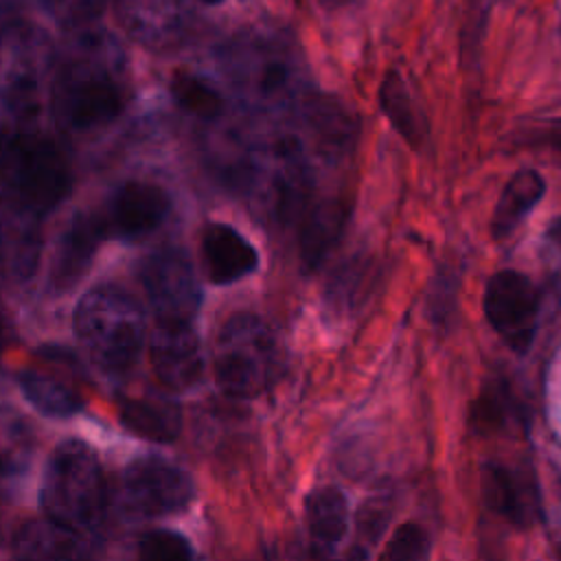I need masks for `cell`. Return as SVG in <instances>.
I'll list each match as a JSON object with an SVG mask.
<instances>
[{
  "mask_svg": "<svg viewBox=\"0 0 561 561\" xmlns=\"http://www.w3.org/2000/svg\"><path fill=\"white\" fill-rule=\"evenodd\" d=\"M39 504L48 519L81 533L103 519L105 478L88 443L70 438L53 449L42 476Z\"/></svg>",
  "mask_w": 561,
  "mask_h": 561,
  "instance_id": "6da1fadb",
  "label": "cell"
},
{
  "mask_svg": "<svg viewBox=\"0 0 561 561\" xmlns=\"http://www.w3.org/2000/svg\"><path fill=\"white\" fill-rule=\"evenodd\" d=\"M75 333L90 357L110 373L127 370L145 342V313L118 285L88 289L75 307Z\"/></svg>",
  "mask_w": 561,
  "mask_h": 561,
  "instance_id": "7a4b0ae2",
  "label": "cell"
},
{
  "mask_svg": "<svg viewBox=\"0 0 561 561\" xmlns=\"http://www.w3.org/2000/svg\"><path fill=\"white\" fill-rule=\"evenodd\" d=\"M0 184L39 215L57 208L72 188V173L61 149L35 129L0 134Z\"/></svg>",
  "mask_w": 561,
  "mask_h": 561,
  "instance_id": "3957f363",
  "label": "cell"
},
{
  "mask_svg": "<svg viewBox=\"0 0 561 561\" xmlns=\"http://www.w3.org/2000/svg\"><path fill=\"white\" fill-rule=\"evenodd\" d=\"M280 370V344L272 329L254 313L230 316L215 346L219 388L237 399H254L274 386Z\"/></svg>",
  "mask_w": 561,
  "mask_h": 561,
  "instance_id": "277c9868",
  "label": "cell"
},
{
  "mask_svg": "<svg viewBox=\"0 0 561 561\" xmlns=\"http://www.w3.org/2000/svg\"><path fill=\"white\" fill-rule=\"evenodd\" d=\"M53 112L70 131H92L112 123L125 107L114 70L99 57H72L55 77Z\"/></svg>",
  "mask_w": 561,
  "mask_h": 561,
  "instance_id": "5b68a950",
  "label": "cell"
},
{
  "mask_svg": "<svg viewBox=\"0 0 561 561\" xmlns=\"http://www.w3.org/2000/svg\"><path fill=\"white\" fill-rule=\"evenodd\" d=\"M142 289L158 320L191 322L202 305V285L182 248L164 245L147 254L138 270Z\"/></svg>",
  "mask_w": 561,
  "mask_h": 561,
  "instance_id": "8992f818",
  "label": "cell"
},
{
  "mask_svg": "<svg viewBox=\"0 0 561 561\" xmlns=\"http://www.w3.org/2000/svg\"><path fill=\"white\" fill-rule=\"evenodd\" d=\"M484 316L513 351L526 353L539 322V291L526 274L500 270L486 283Z\"/></svg>",
  "mask_w": 561,
  "mask_h": 561,
  "instance_id": "52a82bcc",
  "label": "cell"
},
{
  "mask_svg": "<svg viewBox=\"0 0 561 561\" xmlns=\"http://www.w3.org/2000/svg\"><path fill=\"white\" fill-rule=\"evenodd\" d=\"M123 495L136 515L162 517L184 511L195 495V486L178 465L158 456H142L125 467Z\"/></svg>",
  "mask_w": 561,
  "mask_h": 561,
  "instance_id": "ba28073f",
  "label": "cell"
},
{
  "mask_svg": "<svg viewBox=\"0 0 561 561\" xmlns=\"http://www.w3.org/2000/svg\"><path fill=\"white\" fill-rule=\"evenodd\" d=\"M149 359L158 381L169 390H188L204 373L202 342L184 320H158L149 340Z\"/></svg>",
  "mask_w": 561,
  "mask_h": 561,
  "instance_id": "9c48e42d",
  "label": "cell"
},
{
  "mask_svg": "<svg viewBox=\"0 0 561 561\" xmlns=\"http://www.w3.org/2000/svg\"><path fill=\"white\" fill-rule=\"evenodd\" d=\"M42 254V215L15 199L0 195V280L22 283L37 270Z\"/></svg>",
  "mask_w": 561,
  "mask_h": 561,
  "instance_id": "30bf717a",
  "label": "cell"
},
{
  "mask_svg": "<svg viewBox=\"0 0 561 561\" xmlns=\"http://www.w3.org/2000/svg\"><path fill=\"white\" fill-rule=\"evenodd\" d=\"M171 202L164 188L149 182H125L118 186L105 208V232L118 239H140L153 232L169 215Z\"/></svg>",
  "mask_w": 561,
  "mask_h": 561,
  "instance_id": "8fae6325",
  "label": "cell"
},
{
  "mask_svg": "<svg viewBox=\"0 0 561 561\" xmlns=\"http://www.w3.org/2000/svg\"><path fill=\"white\" fill-rule=\"evenodd\" d=\"M105 234L103 219L90 213H77L66 224L48 267V289L53 294L70 291L88 274Z\"/></svg>",
  "mask_w": 561,
  "mask_h": 561,
  "instance_id": "7c38bea8",
  "label": "cell"
},
{
  "mask_svg": "<svg viewBox=\"0 0 561 561\" xmlns=\"http://www.w3.org/2000/svg\"><path fill=\"white\" fill-rule=\"evenodd\" d=\"M88 557L83 533L48 517L24 522L13 535V561H88Z\"/></svg>",
  "mask_w": 561,
  "mask_h": 561,
  "instance_id": "4fadbf2b",
  "label": "cell"
},
{
  "mask_svg": "<svg viewBox=\"0 0 561 561\" xmlns=\"http://www.w3.org/2000/svg\"><path fill=\"white\" fill-rule=\"evenodd\" d=\"M206 274L215 285H230L259 265L256 248L228 224H208L202 234Z\"/></svg>",
  "mask_w": 561,
  "mask_h": 561,
  "instance_id": "5bb4252c",
  "label": "cell"
},
{
  "mask_svg": "<svg viewBox=\"0 0 561 561\" xmlns=\"http://www.w3.org/2000/svg\"><path fill=\"white\" fill-rule=\"evenodd\" d=\"M480 486L484 504L493 513L506 517L517 526H526L535 519L537 495L524 473L500 462H489L482 469Z\"/></svg>",
  "mask_w": 561,
  "mask_h": 561,
  "instance_id": "9a60e30c",
  "label": "cell"
},
{
  "mask_svg": "<svg viewBox=\"0 0 561 561\" xmlns=\"http://www.w3.org/2000/svg\"><path fill=\"white\" fill-rule=\"evenodd\" d=\"M118 416L131 434L153 443H169L182 430L180 405L164 394L142 392L125 397L118 405Z\"/></svg>",
  "mask_w": 561,
  "mask_h": 561,
  "instance_id": "2e32d148",
  "label": "cell"
},
{
  "mask_svg": "<svg viewBox=\"0 0 561 561\" xmlns=\"http://www.w3.org/2000/svg\"><path fill=\"white\" fill-rule=\"evenodd\" d=\"M546 193V182L535 169L517 171L504 186L491 215V234L511 237Z\"/></svg>",
  "mask_w": 561,
  "mask_h": 561,
  "instance_id": "e0dca14e",
  "label": "cell"
},
{
  "mask_svg": "<svg viewBox=\"0 0 561 561\" xmlns=\"http://www.w3.org/2000/svg\"><path fill=\"white\" fill-rule=\"evenodd\" d=\"M18 381L31 405L46 416L66 419L77 414L83 405L81 392L68 379L55 373L42 368H24Z\"/></svg>",
  "mask_w": 561,
  "mask_h": 561,
  "instance_id": "ac0fdd59",
  "label": "cell"
},
{
  "mask_svg": "<svg viewBox=\"0 0 561 561\" xmlns=\"http://www.w3.org/2000/svg\"><path fill=\"white\" fill-rule=\"evenodd\" d=\"M305 515L309 533L320 548H335L344 539L348 528V504L340 489H313L305 500Z\"/></svg>",
  "mask_w": 561,
  "mask_h": 561,
  "instance_id": "d6986e66",
  "label": "cell"
},
{
  "mask_svg": "<svg viewBox=\"0 0 561 561\" xmlns=\"http://www.w3.org/2000/svg\"><path fill=\"white\" fill-rule=\"evenodd\" d=\"M344 219L346 210L337 202H324L309 213L300 232V256L309 270L318 267L337 243Z\"/></svg>",
  "mask_w": 561,
  "mask_h": 561,
  "instance_id": "ffe728a7",
  "label": "cell"
},
{
  "mask_svg": "<svg viewBox=\"0 0 561 561\" xmlns=\"http://www.w3.org/2000/svg\"><path fill=\"white\" fill-rule=\"evenodd\" d=\"M379 105L394 131L410 145L423 140V121L414 107V101L399 77V72H388L379 88Z\"/></svg>",
  "mask_w": 561,
  "mask_h": 561,
  "instance_id": "44dd1931",
  "label": "cell"
},
{
  "mask_svg": "<svg viewBox=\"0 0 561 561\" xmlns=\"http://www.w3.org/2000/svg\"><path fill=\"white\" fill-rule=\"evenodd\" d=\"M33 432L15 410H0V476H15L28 467Z\"/></svg>",
  "mask_w": 561,
  "mask_h": 561,
  "instance_id": "7402d4cb",
  "label": "cell"
},
{
  "mask_svg": "<svg viewBox=\"0 0 561 561\" xmlns=\"http://www.w3.org/2000/svg\"><path fill=\"white\" fill-rule=\"evenodd\" d=\"M171 94L182 110L199 118H215L221 112V96L217 94V90H213L193 75H175L171 79Z\"/></svg>",
  "mask_w": 561,
  "mask_h": 561,
  "instance_id": "603a6c76",
  "label": "cell"
},
{
  "mask_svg": "<svg viewBox=\"0 0 561 561\" xmlns=\"http://www.w3.org/2000/svg\"><path fill=\"white\" fill-rule=\"evenodd\" d=\"M432 541L430 535L414 522H405L383 546L379 561H430Z\"/></svg>",
  "mask_w": 561,
  "mask_h": 561,
  "instance_id": "cb8c5ba5",
  "label": "cell"
},
{
  "mask_svg": "<svg viewBox=\"0 0 561 561\" xmlns=\"http://www.w3.org/2000/svg\"><path fill=\"white\" fill-rule=\"evenodd\" d=\"M138 561H195L193 548L175 530H149L138 546Z\"/></svg>",
  "mask_w": 561,
  "mask_h": 561,
  "instance_id": "d4e9b609",
  "label": "cell"
},
{
  "mask_svg": "<svg viewBox=\"0 0 561 561\" xmlns=\"http://www.w3.org/2000/svg\"><path fill=\"white\" fill-rule=\"evenodd\" d=\"M515 410L511 390L502 383H489V388L480 394V399L473 405V425L478 430H493L511 421V414Z\"/></svg>",
  "mask_w": 561,
  "mask_h": 561,
  "instance_id": "484cf974",
  "label": "cell"
},
{
  "mask_svg": "<svg viewBox=\"0 0 561 561\" xmlns=\"http://www.w3.org/2000/svg\"><path fill=\"white\" fill-rule=\"evenodd\" d=\"M105 0H42L44 9L64 26H79L99 15Z\"/></svg>",
  "mask_w": 561,
  "mask_h": 561,
  "instance_id": "4316f807",
  "label": "cell"
},
{
  "mask_svg": "<svg viewBox=\"0 0 561 561\" xmlns=\"http://www.w3.org/2000/svg\"><path fill=\"white\" fill-rule=\"evenodd\" d=\"M22 0H0V39L15 28V18L20 13Z\"/></svg>",
  "mask_w": 561,
  "mask_h": 561,
  "instance_id": "83f0119b",
  "label": "cell"
},
{
  "mask_svg": "<svg viewBox=\"0 0 561 561\" xmlns=\"http://www.w3.org/2000/svg\"><path fill=\"white\" fill-rule=\"evenodd\" d=\"M546 239L561 252V217H557V219L550 221V226H548V230H546Z\"/></svg>",
  "mask_w": 561,
  "mask_h": 561,
  "instance_id": "f1b7e54d",
  "label": "cell"
},
{
  "mask_svg": "<svg viewBox=\"0 0 561 561\" xmlns=\"http://www.w3.org/2000/svg\"><path fill=\"white\" fill-rule=\"evenodd\" d=\"M9 340V320L4 318V313L0 311V346Z\"/></svg>",
  "mask_w": 561,
  "mask_h": 561,
  "instance_id": "f546056e",
  "label": "cell"
},
{
  "mask_svg": "<svg viewBox=\"0 0 561 561\" xmlns=\"http://www.w3.org/2000/svg\"><path fill=\"white\" fill-rule=\"evenodd\" d=\"M204 4H219V2H224V0H202Z\"/></svg>",
  "mask_w": 561,
  "mask_h": 561,
  "instance_id": "4dcf8cb0",
  "label": "cell"
},
{
  "mask_svg": "<svg viewBox=\"0 0 561 561\" xmlns=\"http://www.w3.org/2000/svg\"><path fill=\"white\" fill-rule=\"evenodd\" d=\"M320 2H327V4H335V2H342V0H320Z\"/></svg>",
  "mask_w": 561,
  "mask_h": 561,
  "instance_id": "1f68e13d",
  "label": "cell"
}]
</instances>
